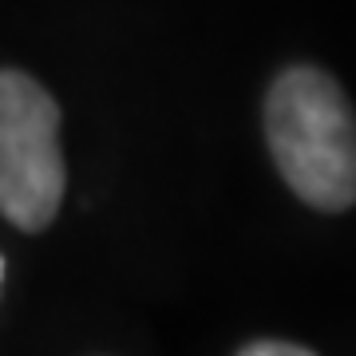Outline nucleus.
I'll use <instances>...</instances> for the list:
<instances>
[{"mask_svg":"<svg viewBox=\"0 0 356 356\" xmlns=\"http://www.w3.org/2000/svg\"><path fill=\"white\" fill-rule=\"evenodd\" d=\"M266 139L301 202L317 210L356 202V115L332 76L289 67L266 99Z\"/></svg>","mask_w":356,"mask_h":356,"instance_id":"obj_1","label":"nucleus"},{"mask_svg":"<svg viewBox=\"0 0 356 356\" xmlns=\"http://www.w3.org/2000/svg\"><path fill=\"white\" fill-rule=\"evenodd\" d=\"M60 107L24 72H0V214L44 229L64 202Z\"/></svg>","mask_w":356,"mask_h":356,"instance_id":"obj_2","label":"nucleus"},{"mask_svg":"<svg viewBox=\"0 0 356 356\" xmlns=\"http://www.w3.org/2000/svg\"><path fill=\"white\" fill-rule=\"evenodd\" d=\"M238 356H313V353L301 348V344H285V341H257V344H245Z\"/></svg>","mask_w":356,"mask_h":356,"instance_id":"obj_3","label":"nucleus"}]
</instances>
